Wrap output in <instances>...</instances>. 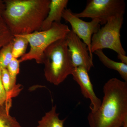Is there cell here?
<instances>
[{
	"instance_id": "cell-1",
	"label": "cell",
	"mask_w": 127,
	"mask_h": 127,
	"mask_svg": "<svg viewBox=\"0 0 127 127\" xmlns=\"http://www.w3.org/2000/svg\"><path fill=\"white\" fill-rule=\"evenodd\" d=\"M104 96L100 107L90 112V127H122L127 121V82L111 78L103 87Z\"/></svg>"
},
{
	"instance_id": "cell-2",
	"label": "cell",
	"mask_w": 127,
	"mask_h": 127,
	"mask_svg": "<svg viewBox=\"0 0 127 127\" xmlns=\"http://www.w3.org/2000/svg\"><path fill=\"white\" fill-rule=\"evenodd\" d=\"M50 0H5L2 18L14 36L41 30Z\"/></svg>"
},
{
	"instance_id": "cell-3",
	"label": "cell",
	"mask_w": 127,
	"mask_h": 127,
	"mask_svg": "<svg viewBox=\"0 0 127 127\" xmlns=\"http://www.w3.org/2000/svg\"><path fill=\"white\" fill-rule=\"evenodd\" d=\"M42 64L48 82L59 85L71 75L74 67L68 51L66 37L53 42L44 51Z\"/></svg>"
},
{
	"instance_id": "cell-4",
	"label": "cell",
	"mask_w": 127,
	"mask_h": 127,
	"mask_svg": "<svg viewBox=\"0 0 127 127\" xmlns=\"http://www.w3.org/2000/svg\"><path fill=\"white\" fill-rule=\"evenodd\" d=\"M70 31L67 25L54 22L48 30L20 35L27 39L30 46V51L19 59L20 62L35 60L37 63L41 64L42 55L46 49L56 41L65 38Z\"/></svg>"
},
{
	"instance_id": "cell-5",
	"label": "cell",
	"mask_w": 127,
	"mask_h": 127,
	"mask_svg": "<svg viewBox=\"0 0 127 127\" xmlns=\"http://www.w3.org/2000/svg\"><path fill=\"white\" fill-rule=\"evenodd\" d=\"M123 21L124 15L113 17L93 35L91 45L92 53L96 50L108 48L118 54L126 55L120 40V30Z\"/></svg>"
},
{
	"instance_id": "cell-6",
	"label": "cell",
	"mask_w": 127,
	"mask_h": 127,
	"mask_svg": "<svg viewBox=\"0 0 127 127\" xmlns=\"http://www.w3.org/2000/svg\"><path fill=\"white\" fill-rule=\"evenodd\" d=\"M125 9L123 0H89L82 11L74 14L79 18L98 19L104 25L113 17L124 15Z\"/></svg>"
},
{
	"instance_id": "cell-7",
	"label": "cell",
	"mask_w": 127,
	"mask_h": 127,
	"mask_svg": "<svg viewBox=\"0 0 127 127\" xmlns=\"http://www.w3.org/2000/svg\"><path fill=\"white\" fill-rule=\"evenodd\" d=\"M62 18L70 23L71 27V30L86 44L90 56L93 58L91 50L92 38L93 35L100 29V21L94 19L90 22L85 21L75 15L70 9L67 8L64 11Z\"/></svg>"
},
{
	"instance_id": "cell-8",
	"label": "cell",
	"mask_w": 127,
	"mask_h": 127,
	"mask_svg": "<svg viewBox=\"0 0 127 127\" xmlns=\"http://www.w3.org/2000/svg\"><path fill=\"white\" fill-rule=\"evenodd\" d=\"M66 39L74 68L82 67L89 71L94 65L87 46L71 30Z\"/></svg>"
},
{
	"instance_id": "cell-9",
	"label": "cell",
	"mask_w": 127,
	"mask_h": 127,
	"mask_svg": "<svg viewBox=\"0 0 127 127\" xmlns=\"http://www.w3.org/2000/svg\"><path fill=\"white\" fill-rule=\"evenodd\" d=\"M88 72L85 68L80 67L74 68L71 75L79 84L84 97L91 101L89 107L91 112H94L100 107L102 101L95 94Z\"/></svg>"
},
{
	"instance_id": "cell-10",
	"label": "cell",
	"mask_w": 127,
	"mask_h": 127,
	"mask_svg": "<svg viewBox=\"0 0 127 127\" xmlns=\"http://www.w3.org/2000/svg\"><path fill=\"white\" fill-rule=\"evenodd\" d=\"M68 0H51L46 17L43 21L41 31L50 29L54 22L61 23L64 11L66 8Z\"/></svg>"
},
{
	"instance_id": "cell-11",
	"label": "cell",
	"mask_w": 127,
	"mask_h": 127,
	"mask_svg": "<svg viewBox=\"0 0 127 127\" xmlns=\"http://www.w3.org/2000/svg\"><path fill=\"white\" fill-rule=\"evenodd\" d=\"M100 61L105 66L117 71L124 81L127 82V65L121 62H115L109 58L104 54L103 50H96L94 52Z\"/></svg>"
},
{
	"instance_id": "cell-12",
	"label": "cell",
	"mask_w": 127,
	"mask_h": 127,
	"mask_svg": "<svg viewBox=\"0 0 127 127\" xmlns=\"http://www.w3.org/2000/svg\"><path fill=\"white\" fill-rule=\"evenodd\" d=\"M12 104V99L0 105V127H23L16 119L10 114Z\"/></svg>"
},
{
	"instance_id": "cell-13",
	"label": "cell",
	"mask_w": 127,
	"mask_h": 127,
	"mask_svg": "<svg viewBox=\"0 0 127 127\" xmlns=\"http://www.w3.org/2000/svg\"><path fill=\"white\" fill-rule=\"evenodd\" d=\"M56 105L52 106L50 111L46 113L45 116L38 121V125L35 127H64L65 119L59 118V114L56 112Z\"/></svg>"
},
{
	"instance_id": "cell-14",
	"label": "cell",
	"mask_w": 127,
	"mask_h": 127,
	"mask_svg": "<svg viewBox=\"0 0 127 127\" xmlns=\"http://www.w3.org/2000/svg\"><path fill=\"white\" fill-rule=\"evenodd\" d=\"M1 80L2 86L9 98L12 99L17 96L22 90V87L20 84L14 86L12 84L6 68L1 70Z\"/></svg>"
},
{
	"instance_id": "cell-15",
	"label": "cell",
	"mask_w": 127,
	"mask_h": 127,
	"mask_svg": "<svg viewBox=\"0 0 127 127\" xmlns=\"http://www.w3.org/2000/svg\"><path fill=\"white\" fill-rule=\"evenodd\" d=\"M28 41L24 37L20 35H16L12 40V51L13 58L18 59L26 53Z\"/></svg>"
},
{
	"instance_id": "cell-16",
	"label": "cell",
	"mask_w": 127,
	"mask_h": 127,
	"mask_svg": "<svg viewBox=\"0 0 127 127\" xmlns=\"http://www.w3.org/2000/svg\"><path fill=\"white\" fill-rule=\"evenodd\" d=\"M12 41L0 49V69L7 68L13 56L12 51Z\"/></svg>"
},
{
	"instance_id": "cell-17",
	"label": "cell",
	"mask_w": 127,
	"mask_h": 127,
	"mask_svg": "<svg viewBox=\"0 0 127 127\" xmlns=\"http://www.w3.org/2000/svg\"><path fill=\"white\" fill-rule=\"evenodd\" d=\"M14 36L2 17H0V49L10 43Z\"/></svg>"
},
{
	"instance_id": "cell-18",
	"label": "cell",
	"mask_w": 127,
	"mask_h": 127,
	"mask_svg": "<svg viewBox=\"0 0 127 127\" xmlns=\"http://www.w3.org/2000/svg\"><path fill=\"white\" fill-rule=\"evenodd\" d=\"M20 63L19 59L13 58L6 68L10 75L12 83L14 86L17 85L16 84V82L17 76L20 72Z\"/></svg>"
},
{
	"instance_id": "cell-19",
	"label": "cell",
	"mask_w": 127,
	"mask_h": 127,
	"mask_svg": "<svg viewBox=\"0 0 127 127\" xmlns=\"http://www.w3.org/2000/svg\"><path fill=\"white\" fill-rule=\"evenodd\" d=\"M1 70L0 69V105L4 103L6 100L11 99L8 97L2 86L1 80Z\"/></svg>"
},
{
	"instance_id": "cell-20",
	"label": "cell",
	"mask_w": 127,
	"mask_h": 127,
	"mask_svg": "<svg viewBox=\"0 0 127 127\" xmlns=\"http://www.w3.org/2000/svg\"><path fill=\"white\" fill-rule=\"evenodd\" d=\"M117 58L121 61V63L127 65V57L126 55L118 54Z\"/></svg>"
},
{
	"instance_id": "cell-21",
	"label": "cell",
	"mask_w": 127,
	"mask_h": 127,
	"mask_svg": "<svg viewBox=\"0 0 127 127\" xmlns=\"http://www.w3.org/2000/svg\"><path fill=\"white\" fill-rule=\"evenodd\" d=\"M5 9V5L4 0H0V17H2Z\"/></svg>"
},
{
	"instance_id": "cell-22",
	"label": "cell",
	"mask_w": 127,
	"mask_h": 127,
	"mask_svg": "<svg viewBox=\"0 0 127 127\" xmlns=\"http://www.w3.org/2000/svg\"><path fill=\"white\" fill-rule=\"evenodd\" d=\"M122 127H127V121L125 122L124 125Z\"/></svg>"
},
{
	"instance_id": "cell-23",
	"label": "cell",
	"mask_w": 127,
	"mask_h": 127,
	"mask_svg": "<svg viewBox=\"0 0 127 127\" xmlns=\"http://www.w3.org/2000/svg\"></svg>"
}]
</instances>
